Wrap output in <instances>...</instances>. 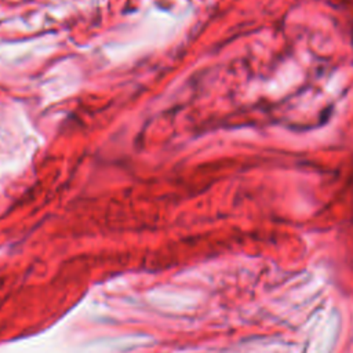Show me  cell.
I'll return each instance as SVG.
<instances>
[{
    "instance_id": "cell-1",
    "label": "cell",
    "mask_w": 353,
    "mask_h": 353,
    "mask_svg": "<svg viewBox=\"0 0 353 353\" xmlns=\"http://www.w3.org/2000/svg\"><path fill=\"white\" fill-rule=\"evenodd\" d=\"M352 44H353V32H352Z\"/></svg>"
}]
</instances>
